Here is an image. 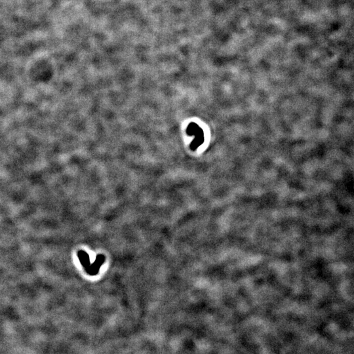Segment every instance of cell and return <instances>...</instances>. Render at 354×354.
<instances>
[{"instance_id": "6da1fadb", "label": "cell", "mask_w": 354, "mask_h": 354, "mask_svg": "<svg viewBox=\"0 0 354 354\" xmlns=\"http://www.w3.org/2000/svg\"><path fill=\"white\" fill-rule=\"evenodd\" d=\"M78 257L80 260V262L85 267L88 266L89 264V258H88V254L84 252V251H79L78 253Z\"/></svg>"}]
</instances>
